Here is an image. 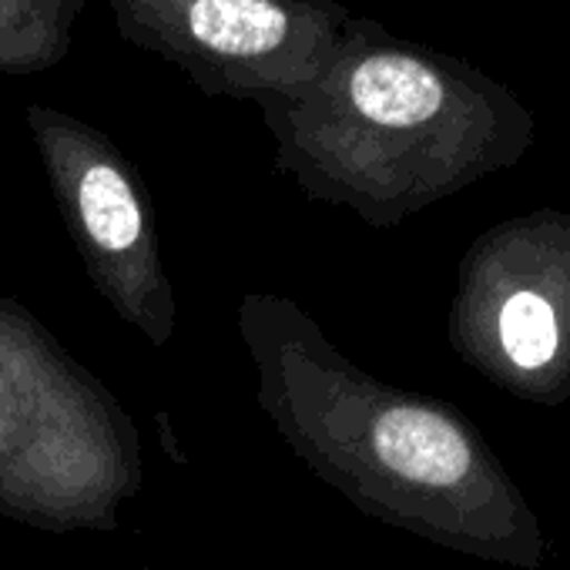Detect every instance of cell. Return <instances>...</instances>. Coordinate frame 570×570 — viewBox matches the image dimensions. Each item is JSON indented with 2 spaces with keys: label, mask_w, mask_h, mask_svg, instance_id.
I'll return each mask as SVG.
<instances>
[{
  "label": "cell",
  "mask_w": 570,
  "mask_h": 570,
  "mask_svg": "<svg viewBox=\"0 0 570 570\" xmlns=\"http://www.w3.org/2000/svg\"><path fill=\"white\" fill-rule=\"evenodd\" d=\"M125 35L195 71L296 75L333 58L340 18L316 0H115Z\"/></svg>",
  "instance_id": "cell-1"
},
{
  "label": "cell",
  "mask_w": 570,
  "mask_h": 570,
  "mask_svg": "<svg viewBox=\"0 0 570 570\" xmlns=\"http://www.w3.org/2000/svg\"><path fill=\"white\" fill-rule=\"evenodd\" d=\"M380 460L416 483L450 487L470 473L473 450L466 436L440 413L420 406H396L376 423Z\"/></svg>",
  "instance_id": "cell-2"
},
{
  "label": "cell",
  "mask_w": 570,
  "mask_h": 570,
  "mask_svg": "<svg viewBox=\"0 0 570 570\" xmlns=\"http://www.w3.org/2000/svg\"><path fill=\"white\" fill-rule=\"evenodd\" d=\"M78 205L91 238L111 252L135 245L141 235V212L131 185L115 165H91L78 185Z\"/></svg>",
  "instance_id": "cell-3"
},
{
  "label": "cell",
  "mask_w": 570,
  "mask_h": 570,
  "mask_svg": "<svg viewBox=\"0 0 570 570\" xmlns=\"http://www.w3.org/2000/svg\"><path fill=\"white\" fill-rule=\"evenodd\" d=\"M500 343L520 370L547 366L557 353V316L537 293H517L500 313Z\"/></svg>",
  "instance_id": "cell-4"
},
{
  "label": "cell",
  "mask_w": 570,
  "mask_h": 570,
  "mask_svg": "<svg viewBox=\"0 0 570 570\" xmlns=\"http://www.w3.org/2000/svg\"><path fill=\"white\" fill-rule=\"evenodd\" d=\"M4 11H11V0H0V18H4Z\"/></svg>",
  "instance_id": "cell-5"
}]
</instances>
